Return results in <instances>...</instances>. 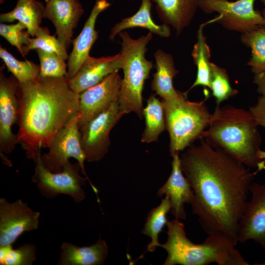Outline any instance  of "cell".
Listing matches in <instances>:
<instances>
[{
  "label": "cell",
  "mask_w": 265,
  "mask_h": 265,
  "mask_svg": "<svg viewBox=\"0 0 265 265\" xmlns=\"http://www.w3.org/2000/svg\"><path fill=\"white\" fill-rule=\"evenodd\" d=\"M181 154V167L193 192L192 212L207 234L238 243L239 223L255 173L203 139Z\"/></svg>",
  "instance_id": "1"
},
{
  "label": "cell",
  "mask_w": 265,
  "mask_h": 265,
  "mask_svg": "<svg viewBox=\"0 0 265 265\" xmlns=\"http://www.w3.org/2000/svg\"><path fill=\"white\" fill-rule=\"evenodd\" d=\"M40 61V76L58 78L66 76L67 64L59 55L42 50H35Z\"/></svg>",
  "instance_id": "32"
},
{
  "label": "cell",
  "mask_w": 265,
  "mask_h": 265,
  "mask_svg": "<svg viewBox=\"0 0 265 265\" xmlns=\"http://www.w3.org/2000/svg\"><path fill=\"white\" fill-rule=\"evenodd\" d=\"M108 254L106 241L99 238L94 244L79 247L65 242L61 246L60 265H98L104 263Z\"/></svg>",
  "instance_id": "21"
},
{
  "label": "cell",
  "mask_w": 265,
  "mask_h": 265,
  "mask_svg": "<svg viewBox=\"0 0 265 265\" xmlns=\"http://www.w3.org/2000/svg\"><path fill=\"white\" fill-rule=\"evenodd\" d=\"M36 247L30 243L24 244L17 249L12 244L0 246V265H30L36 260Z\"/></svg>",
  "instance_id": "31"
},
{
  "label": "cell",
  "mask_w": 265,
  "mask_h": 265,
  "mask_svg": "<svg viewBox=\"0 0 265 265\" xmlns=\"http://www.w3.org/2000/svg\"><path fill=\"white\" fill-rule=\"evenodd\" d=\"M152 33L134 39L127 31L118 35L121 38L120 52L121 67L124 77L119 95V106L123 114L133 112L142 118V93L145 80L153 67L152 61L145 58L146 46L152 38Z\"/></svg>",
  "instance_id": "5"
},
{
  "label": "cell",
  "mask_w": 265,
  "mask_h": 265,
  "mask_svg": "<svg viewBox=\"0 0 265 265\" xmlns=\"http://www.w3.org/2000/svg\"><path fill=\"white\" fill-rule=\"evenodd\" d=\"M0 35L11 45L15 47L23 55V47L28 45L30 38L23 24L20 22L12 25L1 23Z\"/></svg>",
  "instance_id": "33"
},
{
  "label": "cell",
  "mask_w": 265,
  "mask_h": 265,
  "mask_svg": "<svg viewBox=\"0 0 265 265\" xmlns=\"http://www.w3.org/2000/svg\"><path fill=\"white\" fill-rule=\"evenodd\" d=\"M242 43L250 48L251 54L247 63L252 73L258 74L265 70V26L256 27L241 33Z\"/></svg>",
  "instance_id": "26"
},
{
  "label": "cell",
  "mask_w": 265,
  "mask_h": 265,
  "mask_svg": "<svg viewBox=\"0 0 265 265\" xmlns=\"http://www.w3.org/2000/svg\"><path fill=\"white\" fill-rule=\"evenodd\" d=\"M265 5V0H260Z\"/></svg>",
  "instance_id": "38"
},
{
  "label": "cell",
  "mask_w": 265,
  "mask_h": 265,
  "mask_svg": "<svg viewBox=\"0 0 265 265\" xmlns=\"http://www.w3.org/2000/svg\"><path fill=\"white\" fill-rule=\"evenodd\" d=\"M40 49L55 53L64 59L68 58L67 48L54 35H51L47 27H40L35 35L30 38L28 45L23 47V56L26 55L30 51Z\"/></svg>",
  "instance_id": "29"
},
{
  "label": "cell",
  "mask_w": 265,
  "mask_h": 265,
  "mask_svg": "<svg viewBox=\"0 0 265 265\" xmlns=\"http://www.w3.org/2000/svg\"><path fill=\"white\" fill-rule=\"evenodd\" d=\"M110 6L107 0H96L82 30L73 40V49L68 58L66 77L68 80L77 74L90 56V51L98 38V33L95 29L98 16Z\"/></svg>",
  "instance_id": "16"
},
{
  "label": "cell",
  "mask_w": 265,
  "mask_h": 265,
  "mask_svg": "<svg viewBox=\"0 0 265 265\" xmlns=\"http://www.w3.org/2000/svg\"><path fill=\"white\" fill-rule=\"evenodd\" d=\"M151 0H142L138 11L132 16L123 18L111 28L108 38L113 41L115 37L123 30L133 27H141L161 37H168L171 34L170 26L165 23L157 25L151 15Z\"/></svg>",
  "instance_id": "22"
},
{
  "label": "cell",
  "mask_w": 265,
  "mask_h": 265,
  "mask_svg": "<svg viewBox=\"0 0 265 265\" xmlns=\"http://www.w3.org/2000/svg\"><path fill=\"white\" fill-rule=\"evenodd\" d=\"M211 80L210 89L212 92L216 105L235 96L238 91L230 84L226 70L216 64L211 62Z\"/></svg>",
  "instance_id": "30"
},
{
  "label": "cell",
  "mask_w": 265,
  "mask_h": 265,
  "mask_svg": "<svg viewBox=\"0 0 265 265\" xmlns=\"http://www.w3.org/2000/svg\"><path fill=\"white\" fill-rule=\"evenodd\" d=\"M39 151L35 161V172L32 177L36 183L40 193L44 197L52 198L59 194L71 196L76 202H81L85 198V193L82 188L87 178L80 175L81 167L78 162L72 163L69 161L59 172H53L43 165Z\"/></svg>",
  "instance_id": "7"
},
{
  "label": "cell",
  "mask_w": 265,
  "mask_h": 265,
  "mask_svg": "<svg viewBox=\"0 0 265 265\" xmlns=\"http://www.w3.org/2000/svg\"><path fill=\"white\" fill-rule=\"evenodd\" d=\"M79 117L78 113L56 133L48 146V152L41 155V158L46 168L56 173L62 171L68 159L73 158L79 163L81 173L89 180L84 169L86 160L81 145ZM90 182L93 190L96 192L97 189Z\"/></svg>",
  "instance_id": "8"
},
{
  "label": "cell",
  "mask_w": 265,
  "mask_h": 265,
  "mask_svg": "<svg viewBox=\"0 0 265 265\" xmlns=\"http://www.w3.org/2000/svg\"><path fill=\"white\" fill-rule=\"evenodd\" d=\"M166 225L167 240L159 245L167 253L163 265H249L235 248L237 243L221 233L208 234L205 241L197 244L187 238L180 219L168 220Z\"/></svg>",
  "instance_id": "4"
},
{
  "label": "cell",
  "mask_w": 265,
  "mask_h": 265,
  "mask_svg": "<svg viewBox=\"0 0 265 265\" xmlns=\"http://www.w3.org/2000/svg\"><path fill=\"white\" fill-rule=\"evenodd\" d=\"M123 115L118 101H116L79 129L86 161H99L107 153L110 146L109 133Z\"/></svg>",
  "instance_id": "10"
},
{
  "label": "cell",
  "mask_w": 265,
  "mask_h": 265,
  "mask_svg": "<svg viewBox=\"0 0 265 265\" xmlns=\"http://www.w3.org/2000/svg\"><path fill=\"white\" fill-rule=\"evenodd\" d=\"M218 16L200 24L197 30V42L194 44L191 55L193 61L197 67L196 78L189 89L186 92L187 93L193 88L198 86L210 88L211 80V57L210 49L206 42V37L204 33V28L208 24L217 22Z\"/></svg>",
  "instance_id": "24"
},
{
  "label": "cell",
  "mask_w": 265,
  "mask_h": 265,
  "mask_svg": "<svg viewBox=\"0 0 265 265\" xmlns=\"http://www.w3.org/2000/svg\"><path fill=\"white\" fill-rule=\"evenodd\" d=\"M164 23L171 26L179 35L188 26L199 8V0H151Z\"/></svg>",
  "instance_id": "19"
},
{
  "label": "cell",
  "mask_w": 265,
  "mask_h": 265,
  "mask_svg": "<svg viewBox=\"0 0 265 265\" xmlns=\"http://www.w3.org/2000/svg\"><path fill=\"white\" fill-rule=\"evenodd\" d=\"M170 210L169 198L165 196L158 206L153 208L149 212L146 222L141 230V233L151 238V241L147 246L148 251L153 252L159 246L160 243L158 241L159 235L166 225L168 221L166 215Z\"/></svg>",
  "instance_id": "27"
},
{
  "label": "cell",
  "mask_w": 265,
  "mask_h": 265,
  "mask_svg": "<svg viewBox=\"0 0 265 265\" xmlns=\"http://www.w3.org/2000/svg\"><path fill=\"white\" fill-rule=\"evenodd\" d=\"M171 173L165 183L158 189L157 194L161 197L165 194L170 200L171 212L176 218L185 220L186 214L184 205L190 204L193 199L191 186L184 176L181 167L179 154L172 157Z\"/></svg>",
  "instance_id": "17"
},
{
  "label": "cell",
  "mask_w": 265,
  "mask_h": 265,
  "mask_svg": "<svg viewBox=\"0 0 265 265\" xmlns=\"http://www.w3.org/2000/svg\"><path fill=\"white\" fill-rule=\"evenodd\" d=\"M121 69L119 53L98 58L89 56L77 74L69 80V85L74 92L80 94Z\"/></svg>",
  "instance_id": "18"
},
{
  "label": "cell",
  "mask_w": 265,
  "mask_h": 265,
  "mask_svg": "<svg viewBox=\"0 0 265 265\" xmlns=\"http://www.w3.org/2000/svg\"><path fill=\"white\" fill-rule=\"evenodd\" d=\"M259 157L261 159L265 162V152L261 150L259 153Z\"/></svg>",
  "instance_id": "36"
},
{
  "label": "cell",
  "mask_w": 265,
  "mask_h": 265,
  "mask_svg": "<svg viewBox=\"0 0 265 265\" xmlns=\"http://www.w3.org/2000/svg\"><path fill=\"white\" fill-rule=\"evenodd\" d=\"M253 82L257 86L258 92L261 95L265 96V70L254 75Z\"/></svg>",
  "instance_id": "35"
},
{
  "label": "cell",
  "mask_w": 265,
  "mask_h": 265,
  "mask_svg": "<svg viewBox=\"0 0 265 265\" xmlns=\"http://www.w3.org/2000/svg\"><path fill=\"white\" fill-rule=\"evenodd\" d=\"M143 116L145 120V128L142 134L141 141L150 143L157 141L159 135L166 129L164 106L162 101L151 94L143 108Z\"/></svg>",
  "instance_id": "25"
},
{
  "label": "cell",
  "mask_w": 265,
  "mask_h": 265,
  "mask_svg": "<svg viewBox=\"0 0 265 265\" xmlns=\"http://www.w3.org/2000/svg\"><path fill=\"white\" fill-rule=\"evenodd\" d=\"M40 213L21 200L0 199V246L12 244L25 232L38 228Z\"/></svg>",
  "instance_id": "12"
},
{
  "label": "cell",
  "mask_w": 265,
  "mask_h": 265,
  "mask_svg": "<svg viewBox=\"0 0 265 265\" xmlns=\"http://www.w3.org/2000/svg\"><path fill=\"white\" fill-rule=\"evenodd\" d=\"M45 7L42 2L36 0H18L12 10L0 15V21L3 23L17 20L24 25L28 33L33 37L40 27Z\"/></svg>",
  "instance_id": "23"
},
{
  "label": "cell",
  "mask_w": 265,
  "mask_h": 265,
  "mask_svg": "<svg viewBox=\"0 0 265 265\" xmlns=\"http://www.w3.org/2000/svg\"><path fill=\"white\" fill-rule=\"evenodd\" d=\"M0 57L8 71L19 83L35 80L40 77V66L28 60L21 61L16 59L1 46H0Z\"/></svg>",
  "instance_id": "28"
},
{
  "label": "cell",
  "mask_w": 265,
  "mask_h": 265,
  "mask_svg": "<svg viewBox=\"0 0 265 265\" xmlns=\"http://www.w3.org/2000/svg\"><path fill=\"white\" fill-rule=\"evenodd\" d=\"M83 13L79 0H49L45 7L44 18L52 22L57 39L67 48L72 43L74 30Z\"/></svg>",
  "instance_id": "15"
},
{
  "label": "cell",
  "mask_w": 265,
  "mask_h": 265,
  "mask_svg": "<svg viewBox=\"0 0 265 265\" xmlns=\"http://www.w3.org/2000/svg\"><path fill=\"white\" fill-rule=\"evenodd\" d=\"M4 0H0V3L3 2Z\"/></svg>",
  "instance_id": "39"
},
{
  "label": "cell",
  "mask_w": 265,
  "mask_h": 265,
  "mask_svg": "<svg viewBox=\"0 0 265 265\" xmlns=\"http://www.w3.org/2000/svg\"><path fill=\"white\" fill-rule=\"evenodd\" d=\"M46 2L48 1L49 0H45Z\"/></svg>",
  "instance_id": "40"
},
{
  "label": "cell",
  "mask_w": 265,
  "mask_h": 265,
  "mask_svg": "<svg viewBox=\"0 0 265 265\" xmlns=\"http://www.w3.org/2000/svg\"><path fill=\"white\" fill-rule=\"evenodd\" d=\"M118 72L109 75L99 83L80 93L79 129L118 101L122 78Z\"/></svg>",
  "instance_id": "13"
},
{
  "label": "cell",
  "mask_w": 265,
  "mask_h": 265,
  "mask_svg": "<svg viewBox=\"0 0 265 265\" xmlns=\"http://www.w3.org/2000/svg\"><path fill=\"white\" fill-rule=\"evenodd\" d=\"M175 100H161L165 112L166 129L170 137L169 151L172 157L187 148L197 139L209 127L212 114L206 105L209 97L199 102L189 101L187 94Z\"/></svg>",
  "instance_id": "6"
},
{
  "label": "cell",
  "mask_w": 265,
  "mask_h": 265,
  "mask_svg": "<svg viewBox=\"0 0 265 265\" xmlns=\"http://www.w3.org/2000/svg\"><path fill=\"white\" fill-rule=\"evenodd\" d=\"M262 15L264 17V18L265 19V8H264L262 12Z\"/></svg>",
  "instance_id": "37"
},
{
  "label": "cell",
  "mask_w": 265,
  "mask_h": 265,
  "mask_svg": "<svg viewBox=\"0 0 265 265\" xmlns=\"http://www.w3.org/2000/svg\"><path fill=\"white\" fill-rule=\"evenodd\" d=\"M256 0H199V8L207 14H219L217 23L225 28L241 33L265 26L262 12L254 8Z\"/></svg>",
  "instance_id": "9"
},
{
  "label": "cell",
  "mask_w": 265,
  "mask_h": 265,
  "mask_svg": "<svg viewBox=\"0 0 265 265\" xmlns=\"http://www.w3.org/2000/svg\"><path fill=\"white\" fill-rule=\"evenodd\" d=\"M261 265H265V263H263V264H262Z\"/></svg>",
  "instance_id": "41"
},
{
  "label": "cell",
  "mask_w": 265,
  "mask_h": 265,
  "mask_svg": "<svg viewBox=\"0 0 265 265\" xmlns=\"http://www.w3.org/2000/svg\"><path fill=\"white\" fill-rule=\"evenodd\" d=\"M156 72L153 74L151 89L162 100L170 101L182 97L185 93L176 90L173 86V78L179 71L175 67L172 55L161 50L154 53Z\"/></svg>",
  "instance_id": "20"
},
{
  "label": "cell",
  "mask_w": 265,
  "mask_h": 265,
  "mask_svg": "<svg viewBox=\"0 0 265 265\" xmlns=\"http://www.w3.org/2000/svg\"><path fill=\"white\" fill-rule=\"evenodd\" d=\"M257 125L265 128V96L258 98L256 104L249 110Z\"/></svg>",
  "instance_id": "34"
},
{
  "label": "cell",
  "mask_w": 265,
  "mask_h": 265,
  "mask_svg": "<svg viewBox=\"0 0 265 265\" xmlns=\"http://www.w3.org/2000/svg\"><path fill=\"white\" fill-rule=\"evenodd\" d=\"M4 66L0 69V155L4 164L11 166V161L3 153L9 154L18 142L12 127L18 124L19 104L17 93L19 81L11 74L6 77Z\"/></svg>",
  "instance_id": "11"
},
{
  "label": "cell",
  "mask_w": 265,
  "mask_h": 265,
  "mask_svg": "<svg viewBox=\"0 0 265 265\" xmlns=\"http://www.w3.org/2000/svg\"><path fill=\"white\" fill-rule=\"evenodd\" d=\"M257 126L249 111L229 105H216L208 129L200 139L259 171L265 169V162L259 157L262 139Z\"/></svg>",
  "instance_id": "3"
},
{
  "label": "cell",
  "mask_w": 265,
  "mask_h": 265,
  "mask_svg": "<svg viewBox=\"0 0 265 265\" xmlns=\"http://www.w3.org/2000/svg\"><path fill=\"white\" fill-rule=\"evenodd\" d=\"M80 95L70 87L66 76H40L19 83L17 135L27 158L35 162L41 148L48 147L56 133L79 113Z\"/></svg>",
  "instance_id": "2"
},
{
  "label": "cell",
  "mask_w": 265,
  "mask_h": 265,
  "mask_svg": "<svg viewBox=\"0 0 265 265\" xmlns=\"http://www.w3.org/2000/svg\"><path fill=\"white\" fill-rule=\"evenodd\" d=\"M250 192L251 198L239 223L238 242L253 240L265 250V184L252 183Z\"/></svg>",
  "instance_id": "14"
}]
</instances>
